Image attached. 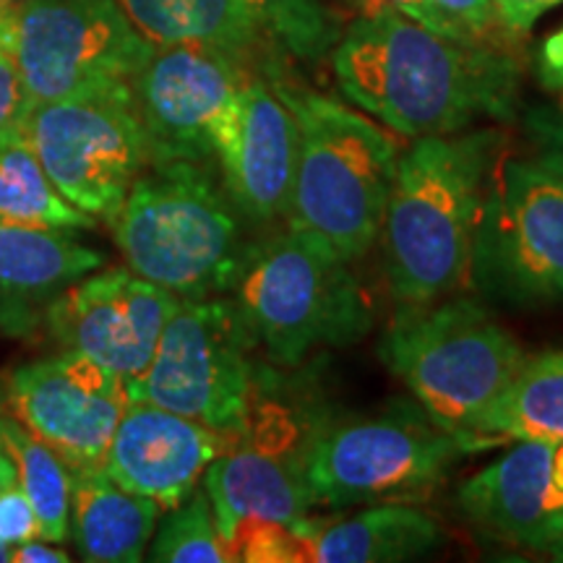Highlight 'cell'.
<instances>
[{"label":"cell","instance_id":"1","mask_svg":"<svg viewBox=\"0 0 563 563\" xmlns=\"http://www.w3.org/2000/svg\"><path fill=\"white\" fill-rule=\"evenodd\" d=\"M329 58L342 95L399 136L460 133L517 112L519 66L509 51L446 40L389 5L371 3Z\"/></svg>","mask_w":563,"mask_h":563},{"label":"cell","instance_id":"2","mask_svg":"<svg viewBox=\"0 0 563 563\" xmlns=\"http://www.w3.org/2000/svg\"><path fill=\"white\" fill-rule=\"evenodd\" d=\"M496 131L415 139L397 159L382 224L397 300L433 302L475 285V253Z\"/></svg>","mask_w":563,"mask_h":563},{"label":"cell","instance_id":"3","mask_svg":"<svg viewBox=\"0 0 563 563\" xmlns=\"http://www.w3.org/2000/svg\"><path fill=\"white\" fill-rule=\"evenodd\" d=\"M264 76L298 125L287 224L327 241L344 262H361L382 235L397 144L371 118L287 79L272 63Z\"/></svg>","mask_w":563,"mask_h":563},{"label":"cell","instance_id":"4","mask_svg":"<svg viewBox=\"0 0 563 563\" xmlns=\"http://www.w3.org/2000/svg\"><path fill=\"white\" fill-rule=\"evenodd\" d=\"M110 228L125 266L180 300L232 290L251 253L243 214L209 162L146 165Z\"/></svg>","mask_w":563,"mask_h":563},{"label":"cell","instance_id":"5","mask_svg":"<svg viewBox=\"0 0 563 563\" xmlns=\"http://www.w3.org/2000/svg\"><path fill=\"white\" fill-rule=\"evenodd\" d=\"M232 290L253 340L285 368H298L319 347H347L371 327L368 302L350 262L292 224L251 245Z\"/></svg>","mask_w":563,"mask_h":563},{"label":"cell","instance_id":"6","mask_svg":"<svg viewBox=\"0 0 563 563\" xmlns=\"http://www.w3.org/2000/svg\"><path fill=\"white\" fill-rule=\"evenodd\" d=\"M402 306L378 352L412 391L420 410L462 441L509 386L527 352L470 298L452 295Z\"/></svg>","mask_w":563,"mask_h":563},{"label":"cell","instance_id":"7","mask_svg":"<svg viewBox=\"0 0 563 563\" xmlns=\"http://www.w3.org/2000/svg\"><path fill=\"white\" fill-rule=\"evenodd\" d=\"M0 47L32 102L133 89L154 53L118 0H21L0 5Z\"/></svg>","mask_w":563,"mask_h":563},{"label":"cell","instance_id":"8","mask_svg":"<svg viewBox=\"0 0 563 563\" xmlns=\"http://www.w3.org/2000/svg\"><path fill=\"white\" fill-rule=\"evenodd\" d=\"M256 340L235 300H180L150 368L129 386L131 399L178 412L220 433L243 428L258 397L251 350Z\"/></svg>","mask_w":563,"mask_h":563},{"label":"cell","instance_id":"9","mask_svg":"<svg viewBox=\"0 0 563 563\" xmlns=\"http://www.w3.org/2000/svg\"><path fill=\"white\" fill-rule=\"evenodd\" d=\"M467 452L422 410L319 428L308 452V488L323 509L418 501Z\"/></svg>","mask_w":563,"mask_h":563},{"label":"cell","instance_id":"10","mask_svg":"<svg viewBox=\"0 0 563 563\" xmlns=\"http://www.w3.org/2000/svg\"><path fill=\"white\" fill-rule=\"evenodd\" d=\"M21 136L47 178L76 209L112 220L146 167V139L133 89L32 102Z\"/></svg>","mask_w":563,"mask_h":563},{"label":"cell","instance_id":"11","mask_svg":"<svg viewBox=\"0 0 563 563\" xmlns=\"http://www.w3.org/2000/svg\"><path fill=\"white\" fill-rule=\"evenodd\" d=\"M316 433V422L298 405L262 397V391L253 399L235 441L201 477L230 559L251 527L300 525L316 509L308 488V452Z\"/></svg>","mask_w":563,"mask_h":563},{"label":"cell","instance_id":"12","mask_svg":"<svg viewBox=\"0 0 563 563\" xmlns=\"http://www.w3.org/2000/svg\"><path fill=\"white\" fill-rule=\"evenodd\" d=\"M475 282L517 302L563 300V180L504 159L485 194Z\"/></svg>","mask_w":563,"mask_h":563},{"label":"cell","instance_id":"13","mask_svg":"<svg viewBox=\"0 0 563 563\" xmlns=\"http://www.w3.org/2000/svg\"><path fill=\"white\" fill-rule=\"evenodd\" d=\"M251 76L249 60L217 47H154L133 79L146 165L214 159L217 139Z\"/></svg>","mask_w":563,"mask_h":563},{"label":"cell","instance_id":"14","mask_svg":"<svg viewBox=\"0 0 563 563\" xmlns=\"http://www.w3.org/2000/svg\"><path fill=\"white\" fill-rule=\"evenodd\" d=\"M5 405L68 467H102L131 391L118 373L63 350L13 371L5 378Z\"/></svg>","mask_w":563,"mask_h":563},{"label":"cell","instance_id":"15","mask_svg":"<svg viewBox=\"0 0 563 563\" xmlns=\"http://www.w3.org/2000/svg\"><path fill=\"white\" fill-rule=\"evenodd\" d=\"M178 306V295L139 277L129 266L97 269L55 295L47 308V329L63 350L81 352L131 386L150 368Z\"/></svg>","mask_w":563,"mask_h":563},{"label":"cell","instance_id":"16","mask_svg":"<svg viewBox=\"0 0 563 563\" xmlns=\"http://www.w3.org/2000/svg\"><path fill=\"white\" fill-rule=\"evenodd\" d=\"M222 186L251 224L287 217L298 167V125L266 76H251L217 139Z\"/></svg>","mask_w":563,"mask_h":563},{"label":"cell","instance_id":"17","mask_svg":"<svg viewBox=\"0 0 563 563\" xmlns=\"http://www.w3.org/2000/svg\"><path fill=\"white\" fill-rule=\"evenodd\" d=\"M232 441L235 435L131 399L102 467L125 490L152 498L167 511L199 488L209 464L228 452Z\"/></svg>","mask_w":563,"mask_h":563},{"label":"cell","instance_id":"18","mask_svg":"<svg viewBox=\"0 0 563 563\" xmlns=\"http://www.w3.org/2000/svg\"><path fill=\"white\" fill-rule=\"evenodd\" d=\"M456 501L488 538L548 551L563 538V483L555 443L517 441L511 452L462 483Z\"/></svg>","mask_w":563,"mask_h":563},{"label":"cell","instance_id":"19","mask_svg":"<svg viewBox=\"0 0 563 563\" xmlns=\"http://www.w3.org/2000/svg\"><path fill=\"white\" fill-rule=\"evenodd\" d=\"M159 514L157 501L125 490L104 467H70V538L84 561H144Z\"/></svg>","mask_w":563,"mask_h":563},{"label":"cell","instance_id":"20","mask_svg":"<svg viewBox=\"0 0 563 563\" xmlns=\"http://www.w3.org/2000/svg\"><path fill=\"white\" fill-rule=\"evenodd\" d=\"M441 525L415 506L391 501L332 525H308V561L391 563L422 559L441 545Z\"/></svg>","mask_w":563,"mask_h":563},{"label":"cell","instance_id":"21","mask_svg":"<svg viewBox=\"0 0 563 563\" xmlns=\"http://www.w3.org/2000/svg\"><path fill=\"white\" fill-rule=\"evenodd\" d=\"M154 47L203 45L253 58L269 32L245 0H118Z\"/></svg>","mask_w":563,"mask_h":563},{"label":"cell","instance_id":"22","mask_svg":"<svg viewBox=\"0 0 563 563\" xmlns=\"http://www.w3.org/2000/svg\"><path fill=\"white\" fill-rule=\"evenodd\" d=\"M462 441L467 452L506 441L563 443V350L527 355Z\"/></svg>","mask_w":563,"mask_h":563},{"label":"cell","instance_id":"23","mask_svg":"<svg viewBox=\"0 0 563 563\" xmlns=\"http://www.w3.org/2000/svg\"><path fill=\"white\" fill-rule=\"evenodd\" d=\"M102 266V253L79 243L70 230L0 222V295L5 298H47Z\"/></svg>","mask_w":563,"mask_h":563},{"label":"cell","instance_id":"24","mask_svg":"<svg viewBox=\"0 0 563 563\" xmlns=\"http://www.w3.org/2000/svg\"><path fill=\"white\" fill-rule=\"evenodd\" d=\"M0 222L53 230H87L97 224L95 217L63 199L21 131L0 139Z\"/></svg>","mask_w":563,"mask_h":563},{"label":"cell","instance_id":"25","mask_svg":"<svg viewBox=\"0 0 563 563\" xmlns=\"http://www.w3.org/2000/svg\"><path fill=\"white\" fill-rule=\"evenodd\" d=\"M0 441L16 464V483L40 522V538L60 545L70 538V467L66 460L26 431L13 415H0Z\"/></svg>","mask_w":563,"mask_h":563},{"label":"cell","instance_id":"26","mask_svg":"<svg viewBox=\"0 0 563 563\" xmlns=\"http://www.w3.org/2000/svg\"><path fill=\"white\" fill-rule=\"evenodd\" d=\"M146 559L154 563H228L232 561L217 530L214 511L203 488H196L186 501L167 509L157 522Z\"/></svg>","mask_w":563,"mask_h":563},{"label":"cell","instance_id":"27","mask_svg":"<svg viewBox=\"0 0 563 563\" xmlns=\"http://www.w3.org/2000/svg\"><path fill=\"white\" fill-rule=\"evenodd\" d=\"M272 40L295 58L319 63L332 55L340 26L323 0H245Z\"/></svg>","mask_w":563,"mask_h":563},{"label":"cell","instance_id":"28","mask_svg":"<svg viewBox=\"0 0 563 563\" xmlns=\"http://www.w3.org/2000/svg\"><path fill=\"white\" fill-rule=\"evenodd\" d=\"M433 5L483 45L506 51L514 40V34L504 26L496 0H433Z\"/></svg>","mask_w":563,"mask_h":563},{"label":"cell","instance_id":"29","mask_svg":"<svg viewBox=\"0 0 563 563\" xmlns=\"http://www.w3.org/2000/svg\"><path fill=\"white\" fill-rule=\"evenodd\" d=\"M34 538H40L37 514L19 483H13L0 490V543L13 548Z\"/></svg>","mask_w":563,"mask_h":563},{"label":"cell","instance_id":"30","mask_svg":"<svg viewBox=\"0 0 563 563\" xmlns=\"http://www.w3.org/2000/svg\"><path fill=\"white\" fill-rule=\"evenodd\" d=\"M30 108L32 100L21 84L16 63L9 53L0 51V139L16 136Z\"/></svg>","mask_w":563,"mask_h":563},{"label":"cell","instance_id":"31","mask_svg":"<svg viewBox=\"0 0 563 563\" xmlns=\"http://www.w3.org/2000/svg\"><path fill=\"white\" fill-rule=\"evenodd\" d=\"M376 3L389 5V9L399 11L402 16L415 21V24L426 26L428 32L441 34V37H446V40L467 42V45H483V42H477L473 34L464 32L456 21L449 19L446 13L435 9L433 0H376Z\"/></svg>","mask_w":563,"mask_h":563},{"label":"cell","instance_id":"32","mask_svg":"<svg viewBox=\"0 0 563 563\" xmlns=\"http://www.w3.org/2000/svg\"><path fill=\"white\" fill-rule=\"evenodd\" d=\"M559 5H563V0H496L504 26L514 37H522L548 11L559 9Z\"/></svg>","mask_w":563,"mask_h":563},{"label":"cell","instance_id":"33","mask_svg":"<svg viewBox=\"0 0 563 563\" xmlns=\"http://www.w3.org/2000/svg\"><path fill=\"white\" fill-rule=\"evenodd\" d=\"M534 74H538V81L543 89H563V26L540 42L538 58H534Z\"/></svg>","mask_w":563,"mask_h":563},{"label":"cell","instance_id":"34","mask_svg":"<svg viewBox=\"0 0 563 563\" xmlns=\"http://www.w3.org/2000/svg\"><path fill=\"white\" fill-rule=\"evenodd\" d=\"M538 141H540V150L534 162L543 165L545 170H551L553 175H559L563 180V125L548 123V121L540 123Z\"/></svg>","mask_w":563,"mask_h":563},{"label":"cell","instance_id":"35","mask_svg":"<svg viewBox=\"0 0 563 563\" xmlns=\"http://www.w3.org/2000/svg\"><path fill=\"white\" fill-rule=\"evenodd\" d=\"M11 561L13 563H66L70 555L63 548H55V543L34 538L26 543H19L11 548Z\"/></svg>","mask_w":563,"mask_h":563},{"label":"cell","instance_id":"36","mask_svg":"<svg viewBox=\"0 0 563 563\" xmlns=\"http://www.w3.org/2000/svg\"><path fill=\"white\" fill-rule=\"evenodd\" d=\"M16 483V464H13L9 449L0 441V490L9 488V485Z\"/></svg>","mask_w":563,"mask_h":563},{"label":"cell","instance_id":"37","mask_svg":"<svg viewBox=\"0 0 563 563\" xmlns=\"http://www.w3.org/2000/svg\"><path fill=\"white\" fill-rule=\"evenodd\" d=\"M555 473H559V481L563 483V443H555Z\"/></svg>","mask_w":563,"mask_h":563},{"label":"cell","instance_id":"38","mask_svg":"<svg viewBox=\"0 0 563 563\" xmlns=\"http://www.w3.org/2000/svg\"><path fill=\"white\" fill-rule=\"evenodd\" d=\"M545 553H551L553 561H561V563H563V538L559 540V543H553L551 548H548Z\"/></svg>","mask_w":563,"mask_h":563},{"label":"cell","instance_id":"39","mask_svg":"<svg viewBox=\"0 0 563 563\" xmlns=\"http://www.w3.org/2000/svg\"><path fill=\"white\" fill-rule=\"evenodd\" d=\"M5 561H11V548L0 543V563H5Z\"/></svg>","mask_w":563,"mask_h":563},{"label":"cell","instance_id":"40","mask_svg":"<svg viewBox=\"0 0 563 563\" xmlns=\"http://www.w3.org/2000/svg\"><path fill=\"white\" fill-rule=\"evenodd\" d=\"M3 405H5V386H0V412H3Z\"/></svg>","mask_w":563,"mask_h":563},{"label":"cell","instance_id":"41","mask_svg":"<svg viewBox=\"0 0 563 563\" xmlns=\"http://www.w3.org/2000/svg\"><path fill=\"white\" fill-rule=\"evenodd\" d=\"M13 3H21V0H0V5H13Z\"/></svg>","mask_w":563,"mask_h":563},{"label":"cell","instance_id":"42","mask_svg":"<svg viewBox=\"0 0 563 563\" xmlns=\"http://www.w3.org/2000/svg\"><path fill=\"white\" fill-rule=\"evenodd\" d=\"M0 51H3V47H0Z\"/></svg>","mask_w":563,"mask_h":563}]
</instances>
